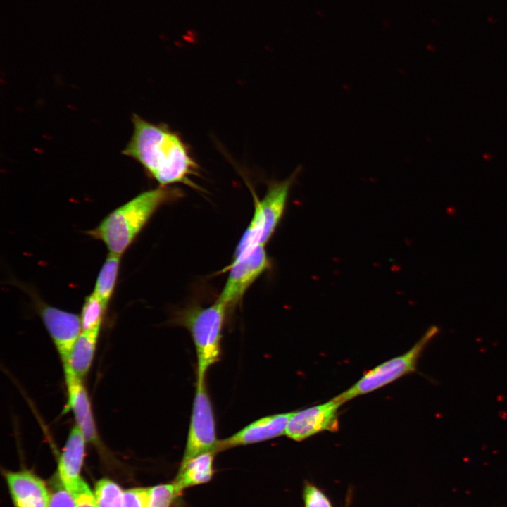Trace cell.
<instances>
[{"instance_id":"1","label":"cell","mask_w":507,"mask_h":507,"mask_svg":"<svg viewBox=\"0 0 507 507\" xmlns=\"http://www.w3.org/2000/svg\"><path fill=\"white\" fill-rule=\"evenodd\" d=\"M132 122L133 133L123 154L137 161L160 187L182 183L198 189L192 178L199 174V167L182 138L166 124L137 114Z\"/></svg>"},{"instance_id":"2","label":"cell","mask_w":507,"mask_h":507,"mask_svg":"<svg viewBox=\"0 0 507 507\" xmlns=\"http://www.w3.org/2000/svg\"><path fill=\"white\" fill-rule=\"evenodd\" d=\"M181 196L182 192L173 187L142 192L111 212L87 234L104 242L110 254L121 256L156 211Z\"/></svg>"},{"instance_id":"3","label":"cell","mask_w":507,"mask_h":507,"mask_svg":"<svg viewBox=\"0 0 507 507\" xmlns=\"http://www.w3.org/2000/svg\"><path fill=\"white\" fill-rule=\"evenodd\" d=\"M227 308L215 301L208 307H192L177 316L175 322L191 334L196 353V380H204L208 369L220 360L223 328Z\"/></svg>"},{"instance_id":"4","label":"cell","mask_w":507,"mask_h":507,"mask_svg":"<svg viewBox=\"0 0 507 507\" xmlns=\"http://www.w3.org/2000/svg\"><path fill=\"white\" fill-rule=\"evenodd\" d=\"M299 171L297 168L286 180L272 182L261 199L256 198L253 217L236 246L233 259L269 241L282 219L290 189Z\"/></svg>"},{"instance_id":"5","label":"cell","mask_w":507,"mask_h":507,"mask_svg":"<svg viewBox=\"0 0 507 507\" xmlns=\"http://www.w3.org/2000/svg\"><path fill=\"white\" fill-rule=\"evenodd\" d=\"M439 331L437 326L430 327L407 352L368 370L353 385L333 399L342 405L353 398L380 389L408 373L415 372L423 351Z\"/></svg>"},{"instance_id":"6","label":"cell","mask_w":507,"mask_h":507,"mask_svg":"<svg viewBox=\"0 0 507 507\" xmlns=\"http://www.w3.org/2000/svg\"><path fill=\"white\" fill-rule=\"evenodd\" d=\"M214 411L205 380L196 382L185 449L181 463L206 452H218Z\"/></svg>"},{"instance_id":"7","label":"cell","mask_w":507,"mask_h":507,"mask_svg":"<svg viewBox=\"0 0 507 507\" xmlns=\"http://www.w3.org/2000/svg\"><path fill=\"white\" fill-rule=\"evenodd\" d=\"M270 266L264 246H259L244 256L233 259L229 275L217 301L227 310L234 308L249 287Z\"/></svg>"},{"instance_id":"8","label":"cell","mask_w":507,"mask_h":507,"mask_svg":"<svg viewBox=\"0 0 507 507\" xmlns=\"http://www.w3.org/2000/svg\"><path fill=\"white\" fill-rule=\"evenodd\" d=\"M341 406L332 399L322 404L292 412L285 435L300 442L320 432L338 431V409Z\"/></svg>"},{"instance_id":"9","label":"cell","mask_w":507,"mask_h":507,"mask_svg":"<svg viewBox=\"0 0 507 507\" xmlns=\"http://www.w3.org/2000/svg\"><path fill=\"white\" fill-rule=\"evenodd\" d=\"M38 308L63 365L82 331L80 317L42 303Z\"/></svg>"},{"instance_id":"10","label":"cell","mask_w":507,"mask_h":507,"mask_svg":"<svg viewBox=\"0 0 507 507\" xmlns=\"http://www.w3.org/2000/svg\"><path fill=\"white\" fill-rule=\"evenodd\" d=\"M292 412L258 418L230 437L219 440L217 451L256 444L285 434Z\"/></svg>"},{"instance_id":"11","label":"cell","mask_w":507,"mask_h":507,"mask_svg":"<svg viewBox=\"0 0 507 507\" xmlns=\"http://www.w3.org/2000/svg\"><path fill=\"white\" fill-rule=\"evenodd\" d=\"M63 370L68 392V406L73 411L76 425L82 432L87 442L97 444L99 436L90 400L82 383V379L75 375L68 367H63Z\"/></svg>"},{"instance_id":"12","label":"cell","mask_w":507,"mask_h":507,"mask_svg":"<svg viewBox=\"0 0 507 507\" xmlns=\"http://www.w3.org/2000/svg\"><path fill=\"white\" fill-rule=\"evenodd\" d=\"M86 442L82 432L75 425L69 433L59 459V479L70 493L82 480L80 473L84 458Z\"/></svg>"},{"instance_id":"13","label":"cell","mask_w":507,"mask_h":507,"mask_svg":"<svg viewBox=\"0 0 507 507\" xmlns=\"http://www.w3.org/2000/svg\"><path fill=\"white\" fill-rule=\"evenodd\" d=\"M6 480L15 507H48L49 492L36 475L27 471L9 472Z\"/></svg>"},{"instance_id":"14","label":"cell","mask_w":507,"mask_h":507,"mask_svg":"<svg viewBox=\"0 0 507 507\" xmlns=\"http://www.w3.org/2000/svg\"><path fill=\"white\" fill-rule=\"evenodd\" d=\"M216 452L198 455L181 463L175 480L173 482L178 495L186 488L208 482L214 473L213 463Z\"/></svg>"},{"instance_id":"15","label":"cell","mask_w":507,"mask_h":507,"mask_svg":"<svg viewBox=\"0 0 507 507\" xmlns=\"http://www.w3.org/2000/svg\"><path fill=\"white\" fill-rule=\"evenodd\" d=\"M99 330L82 331L63 367L82 379L88 373L96 351Z\"/></svg>"},{"instance_id":"16","label":"cell","mask_w":507,"mask_h":507,"mask_svg":"<svg viewBox=\"0 0 507 507\" xmlns=\"http://www.w3.org/2000/svg\"><path fill=\"white\" fill-rule=\"evenodd\" d=\"M120 257L109 253L96 280L93 292L107 306L113 296L118 281Z\"/></svg>"},{"instance_id":"17","label":"cell","mask_w":507,"mask_h":507,"mask_svg":"<svg viewBox=\"0 0 507 507\" xmlns=\"http://www.w3.org/2000/svg\"><path fill=\"white\" fill-rule=\"evenodd\" d=\"M107 305L94 292L86 297L80 315L82 331L100 330Z\"/></svg>"},{"instance_id":"18","label":"cell","mask_w":507,"mask_h":507,"mask_svg":"<svg viewBox=\"0 0 507 507\" xmlns=\"http://www.w3.org/2000/svg\"><path fill=\"white\" fill-rule=\"evenodd\" d=\"M123 492L114 482L102 479L95 487L94 497L98 507H122Z\"/></svg>"},{"instance_id":"19","label":"cell","mask_w":507,"mask_h":507,"mask_svg":"<svg viewBox=\"0 0 507 507\" xmlns=\"http://www.w3.org/2000/svg\"><path fill=\"white\" fill-rule=\"evenodd\" d=\"M177 496L173 483L156 485L150 487L146 507H170Z\"/></svg>"},{"instance_id":"20","label":"cell","mask_w":507,"mask_h":507,"mask_svg":"<svg viewBox=\"0 0 507 507\" xmlns=\"http://www.w3.org/2000/svg\"><path fill=\"white\" fill-rule=\"evenodd\" d=\"M305 507H332L326 495L312 484H306L303 488Z\"/></svg>"},{"instance_id":"21","label":"cell","mask_w":507,"mask_h":507,"mask_svg":"<svg viewBox=\"0 0 507 507\" xmlns=\"http://www.w3.org/2000/svg\"><path fill=\"white\" fill-rule=\"evenodd\" d=\"M150 487L134 488L125 491L122 507H146L149 496Z\"/></svg>"},{"instance_id":"22","label":"cell","mask_w":507,"mask_h":507,"mask_svg":"<svg viewBox=\"0 0 507 507\" xmlns=\"http://www.w3.org/2000/svg\"><path fill=\"white\" fill-rule=\"evenodd\" d=\"M70 494L74 497L76 507H98L95 497L82 479Z\"/></svg>"},{"instance_id":"23","label":"cell","mask_w":507,"mask_h":507,"mask_svg":"<svg viewBox=\"0 0 507 507\" xmlns=\"http://www.w3.org/2000/svg\"><path fill=\"white\" fill-rule=\"evenodd\" d=\"M48 507H76L73 495L61 484L51 493Z\"/></svg>"}]
</instances>
